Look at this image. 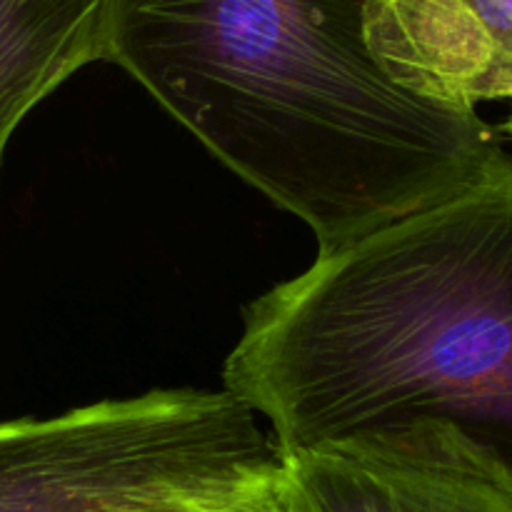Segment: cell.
Returning <instances> with one entry per match:
<instances>
[{
    "label": "cell",
    "instance_id": "3957f363",
    "mask_svg": "<svg viewBox=\"0 0 512 512\" xmlns=\"http://www.w3.org/2000/svg\"><path fill=\"white\" fill-rule=\"evenodd\" d=\"M278 455L228 390H148L0 423V512H123Z\"/></svg>",
    "mask_w": 512,
    "mask_h": 512
},
{
    "label": "cell",
    "instance_id": "7a4b0ae2",
    "mask_svg": "<svg viewBox=\"0 0 512 512\" xmlns=\"http://www.w3.org/2000/svg\"><path fill=\"white\" fill-rule=\"evenodd\" d=\"M223 390L278 453L440 420L512 473V155L250 300Z\"/></svg>",
    "mask_w": 512,
    "mask_h": 512
},
{
    "label": "cell",
    "instance_id": "8992f818",
    "mask_svg": "<svg viewBox=\"0 0 512 512\" xmlns=\"http://www.w3.org/2000/svg\"><path fill=\"white\" fill-rule=\"evenodd\" d=\"M123 512H313L283 455L220 483Z\"/></svg>",
    "mask_w": 512,
    "mask_h": 512
},
{
    "label": "cell",
    "instance_id": "52a82bcc",
    "mask_svg": "<svg viewBox=\"0 0 512 512\" xmlns=\"http://www.w3.org/2000/svg\"><path fill=\"white\" fill-rule=\"evenodd\" d=\"M503 133H508L510 140H512V110H510V118L505 120V125H503Z\"/></svg>",
    "mask_w": 512,
    "mask_h": 512
},
{
    "label": "cell",
    "instance_id": "6da1fadb",
    "mask_svg": "<svg viewBox=\"0 0 512 512\" xmlns=\"http://www.w3.org/2000/svg\"><path fill=\"white\" fill-rule=\"evenodd\" d=\"M365 13L368 0H108L105 60L303 220L323 255L510 158L478 110L395 85Z\"/></svg>",
    "mask_w": 512,
    "mask_h": 512
},
{
    "label": "cell",
    "instance_id": "5b68a950",
    "mask_svg": "<svg viewBox=\"0 0 512 512\" xmlns=\"http://www.w3.org/2000/svg\"><path fill=\"white\" fill-rule=\"evenodd\" d=\"M108 58V0H0V168L25 118Z\"/></svg>",
    "mask_w": 512,
    "mask_h": 512
},
{
    "label": "cell",
    "instance_id": "277c9868",
    "mask_svg": "<svg viewBox=\"0 0 512 512\" xmlns=\"http://www.w3.org/2000/svg\"><path fill=\"white\" fill-rule=\"evenodd\" d=\"M313 512H512V473L440 420L280 453Z\"/></svg>",
    "mask_w": 512,
    "mask_h": 512
}]
</instances>
